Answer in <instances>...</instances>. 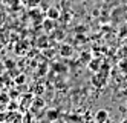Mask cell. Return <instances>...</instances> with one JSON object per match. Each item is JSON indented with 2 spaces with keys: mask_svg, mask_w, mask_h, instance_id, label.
<instances>
[{
  "mask_svg": "<svg viewBox=\"0 0 127 123\" xmlns=\"http://www.w3.org/2000/svg\"><path fill=\"white\" fill-rule=\"evenodd\" d=\"M95 120H96V123H107V120H109V112L106 109H98L95 112Z\"/></svg>",
  "mask_w": 127,
  "mask_h": 123,
  "instance_id": "cell-1",
  "label": "cell"
},
{
  "mask_svg": "<svg viewBox=\"0 0 127 123\" xmlns=\"http://www.w3.org/2000/svg\"><path fill=\"white\" fill-rule=\"evenodd\" d=\"M58 15H60V12H58V9L57 8H49L48 9V18H51V20H57L58 18Z\"/></svg>",
  "mask_w": 127,
  "mask_h": 123,
  "instance_id": "cell-2",
  "label": "cell"
},
{
  "mask_svg": "<svg viewBox=\"0 0 127 123\" xmlns=\"http://www.w3.org/2000/svg\"><path fill=\"white\" fill-rule=\"evenodd\" d=\"M92 63H89V69L90 71H98L99 69V60H90Z\"/></svg>",
  "mask_w": 127,
  "mask_h": 123,
  "instance_id": "cell-3",
  "label": "cell"
},
{
  "mask_svg": "<svg viewBox=\"0 0 127 123\" xmlns=\"http://www.w3.org/2000/svg\"><path fill=\"white\" fill-rule=\"evenodd\" d=\"M63 55H66V57H67V55H70L72 54V49H70V46H67V45H64V46H63V48H61V51H60Z\"/></svg>",
  "mask_w": 127,
  "mask_h": 123,
  "instance_id": "cell-4",
  "label": "cell"
},
{
  "mask_svg": "<svg viewBox=\"0 0 127 123\" xmlns=\"http://www.w3.org/2000/svg\"><path fill=\"white\" fill-rule=\"evenodd\" d=\"M44 29H46V31H51L52 29V28H54V20H51V18H49V20H46V22H44Z\"/></svg>",
  "mask_w": 127,
  "mask_h": 123,
  "instance_id": "cell-5",
  "label": "cell"
}]
</instances>
